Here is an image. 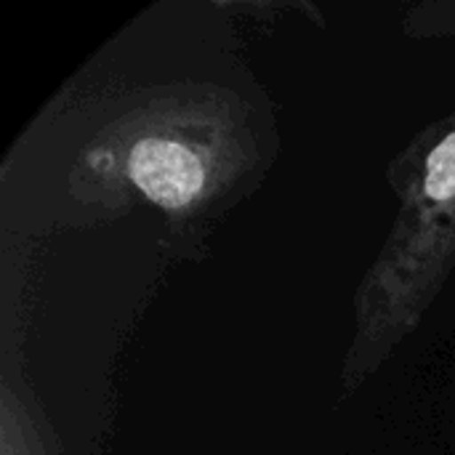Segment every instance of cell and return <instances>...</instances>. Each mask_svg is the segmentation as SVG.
<instances>
[{"mask_svg":"<svg viewBox=\"0 0 455 455\" xmlns=\"http://www.w3.org/2000/svg\"><path fill=\"white\" fill-rule=\"evenodd\" d=\"M136 187L163 208H181L203 189V165L187 147L165 139H144L131 152L128 165Z\"/></svg>","mask_w":455,"mask_h":455,"instance_id":"1","label":"cell"},{"mask_svg":"<svg viewBox=\"0 0 455 455\" xmlns=\"http://www.w3.org/2000/svg\"><path fill=\"white\" fill-rule=\"evenodd\" d=\"M424 192L429 200L445 203L455 197V133H451L437 149L429 155Z\"/></svg>","mask_w":455,"mask_h":455,"instance_id":"2","label":"cell"}]
</instances>
